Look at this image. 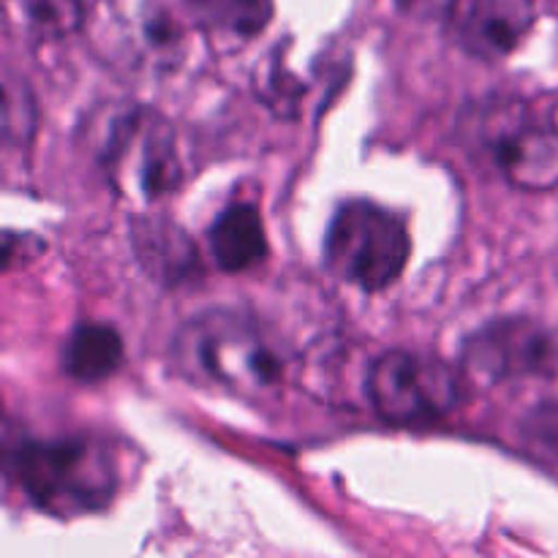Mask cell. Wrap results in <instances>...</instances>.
<instances>
[{
	"label": "cell",
	"instance_id": "1",
	"mask_svg": "<svg viewBox=\"0 0 558 558\" xmlns=\"http://www.w3.org/2000/svg\"><path fill=\"white\" fill-rule=\"evenodd\" d=\"M174 352L191 379L248 403L276 396L287 379L281 338L243 311L213 308L194 316L174 338Z\"/></svg>",
	"mask_w": 558,
	"mask_h": 558
},
{
	"label": "cell",
	"instance_id": "2",
	"mask_svg": "<svg viewBox=\"0 0 558 558\" xmlns=\"http://www.w3.org/2000/svg\"><path fill=\"white\" fill-rule=\"evenodd\" d=\"M5 469L27 501L52 518L104 512L120 485L118 458L96 436L20 439L5 452Z\"/></svg>",
	"mask_w": 558,
	"mask_h": 558
},
{
	"label": "cell",
	"instance_id": "3",
	"mask_svg": "<svg viewBox=\"0 0 558 558\" xmlns=\"http://www.w3.org/2000/svg\"><path fill=\"white\" fill-rule=\"evenodd\" d=\"M469 142L515 189L558 185V123L523 98H499L469 109Z\"/></svg>",
	"mask_w": 558,
	"mask_h": 558
},
{
	"label": "cell",
	"instance_id": "4",
	"mask_svg": "<svg viewBox=\"0 0 558 558\" xmlns=\"http://www.w3.org/2000/svg\"><path fill=\"white\" fill-rule=\"evenodd\" d=\"M412 256V234L398 213L371 199H349L332 216L325 262L336 278L363 292H385Z\"/></svg>",
	"mask_w": 558,
	"mask_h": 558
},
{
	"label": "cell",
	"instance_id": "5",
	"mask_svg": "<svg viewBox=\"0 0 558 558\" xmlns=\"http://www.w3.org/2000/svg\"><path fill=\"white\" fill-rule=\"evenodd\" d=\"M466 374L434 354L390 349L368 374V398L376 417L398 428H417L447 417L463 398Z\"/></svg>",
	"mask_w": 558,
	"mask_h": 558
},
{
	"label": "cell",
	"instance_id": "6",
	"mask_svg": "<svg viewBox=\"0 0 558 558\" xmlns=\"http://www.w3.org/2000/svg\"><path fill=\"white\" fill-rule=\"evenodd\" d=\"M554 338L543 325L526 316L488 322L466 338L461 352L463 374L485 385L545 376L554 371Z\"/></svg>",
	"mask_w": 558,
	"mask_h": 558
},
{
	"label": "cell",
	"instance_id": "7",
	"mask_svg": "<svg viewBox=\"0 0 558 558\" xmlns=\"http://www.w3.org/2000/svg\"><path fill=\"white\" fill-rule=\"evenodd\" d=\"M101 156L114 180L123 183L129 178L145 199H156L180 183L172 125L150 109H131L114 120Z\"/></svg>",
	"mask_w": 558,
	"mask_h": 558
},
{
	"label": "cell",
	"instance_id": "8",
	"mask_svg": "<svg viewBox=\"0 0 558 558\" xmlns=\"http://www.w3.org/2000/svg\"><path fill=\"white\" fill-rule=\"evenodd\" d=\"M534 22V0H447L445 31L472 58L501 60L515 52Z\"/></svg>",
	"mask_w": 558,
	"mask_h": 558
},
{
	"label": "cell",
	"instance_id": "9",
	"mask_svg": "<svg viewBox=\"0 0 558 558\" xmlns=\"http://www.w3.org/2000/svg\"><path fill=\"white\" fill-rule=\"evenodd\" d=\"M210 248L223 272H245L267 256V232L254 205H232L213 221Z\"/></svg>",
	"mask_w": 558,
	"mask_h": 558
},
{
	"label": "cell",
	"instance_id": "10",
	"mask_svg": "<svg viewBox=\"0 0 558 558\" xmlns=\"http://www.w3.org/2000/svg\"><path fill=\"white\" fill-rule=\"evenodd\" d=\"M125 360V347L112 325L85 322L71 330L63 347V368L82 385H98L118 374Z\"/></svg>",
	"mask_w": 558,
	"mask_h": 558
},
{
	"label": "cell",
	"instance_id": "11",
	"mask_svg": "<svg viewBox=\"0 0 558 558\" xmlns=\"http://www.w3.org/2000/svg\"><path fill=\"white\" fill-rule=\"evenodd\" d=\"M202 31L234 41L259 36L276 14V0H183Z\"/></svg>",
	"mask_w": 558,
	"mask_h": 558
},
{
	"label": "cell",
	"instance_id": "12",
	"mask_svg": "<svg viewBox=\"0 0 558 558\" xmlns=\"http://www.w3.org/2000/svg\"><path fill=\"white\" fill-rule=\"evenodd\" d=\"M136 248H140L142 259L150 262L153 272H163L174 281L189 276L196 265V254L183 229L169 227V223L150 221L145 229H140L136 232Z\"/></svg>",
	"mask_w": 558,
	"mask_h": 558
},
{
	"label": "cell",
	"instance_id": "13",
	"mask_svg": "<svg viewBox=\"0 0 558 558\" xmlns=\"http://www.w3.org/2000/svg\"><path fill=\"white\" fill-rule=\"evenodd\" d=\"M36 36L63 38L82 25V0H14Z\"/></svg>",
	"mask_w": 558,
	"mask_h": 558
},
{
	"label": "cell",
	"instance_id": "14",
	"mask_svg": "<svg viewBox=\"0 0 558 558\" xmlns=\"http://www.w3.org/2000/svg\"><path fill=\"white\" fill-rule=\"evenodd\" d=\"M523 434H526L529 445L534 450H543L545 456L558 458V401L543 403L539 409H534L526 417Z\"/></svg>",
	"mask_w": 558,
	"mask_h": 558
},
{
	"label": "cell",
	"instance_id": "15",
	"mask_svg": "<svg viewBox=\"0 0 558 558\" xmlns=\"http://www.w3.org/2000/svg\"><path fill=\"white\" fill-rule=\"evenodd\" d=\"M398 5H401V9H412V5H417V3H423V0H396Z\"/></svg>",
	"mask_w": 558,
	"mask_h": 558
}]
</instances>
